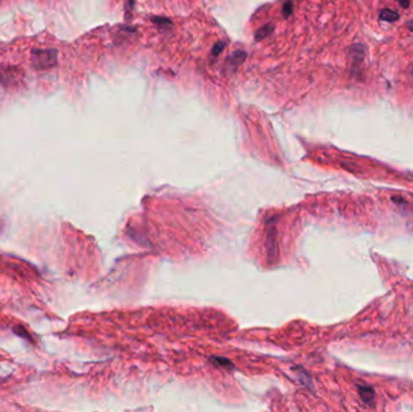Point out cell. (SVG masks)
<instances>
[{
  "label": "cell",
  "mask_w": 413,
  "mask_h": 412,
  "mask_svg": "<svg viewBox=\"0 0 413 412\" xmlns=\"http://www.w3.org/2000/svg\"><path fill=\"white\" fill-rule=\"evenodd\" d=\"M358 389H359V395H360V398L363 399L364 403L367 405H371L372 406V405H374V401H375L374 389L368 386H359Z\"/></svg>",
  "instance_id": "2"
},
{
  "label": "cell",
  "mask_w": 413,
  "mask_h": 412,
  "mask_svg": "<svg viewBox=\"0 0 413 412\" xmlns=\"http://www.w3.org/2000/svg\"><path fill=\"white\" fill-rule=\"evenodd\" d=\"M56 49H34L30 56V63L35 69L45 70L55 67L57 64Z\"/></svg>",
  "instance_id": "1"
},
{
  "label": "cell",
  "mask_w": 413,
  "mask_h": 412,
  "mask_svg": "<svg viewBox=\"0 0 413 412\" xmlns=\"http://www.w3.org/2000/svg\"><path fill=\"white\" fill-rule=\"evenodd\" d=\"M398 3L402 6V8H408L409 5V0H398Z\"/></svg>",
  "instance_id": "5"
},
{
  "label": "cell",
  "mask_w": 413,
  "mask_h": 412,
  "mask_svg": "<svg viewBox=\"0 0 413 412\" xmlns=\"http://www.w3.org/2000/svg\"><path fill=\"white\" fill-rule=\"evenodd\" d=\"M407 27H408V28H409V29H411V30H412V32H413V21H411V22H409V23H408V25H407Z\"/></svg>",
  "instance_id": "6"
},
{
  "label": "cell",
  "mask_w": 413,
  "mask_h": 412,
  "mask_svg": "<svg viewBox=\"0 0 413 412\" xmlns=\"http://www.w3.org/2000/svg\"><path fill=\"white\" fill-rule=\"evenodd\" d=\"M380 18L382 19V21H385V22H395L399 19V13L393 11V10H390V9H385L381 11Z\"/></svg>",
  "instance_id": "3"
},
{
  "label": "cell",
  "mask_w": 413,
  "mask_h": 412,
  "mask_svg": "<svg viewBox=\"0 0 413 412\" xmlns=\"http://www.w3.org/2000/svg\"><path fill=\"white\" fill-rule=\"evenodd\" d=\"M412 73H413V70H412Z\"/></svg>",
  "instance_id": "7"
},
{
  "label": "cell",
  "mask_w": 413,
  "mask_h": 412,
  "mask_svg": "<svg viewBox=\"0 0 413 412\" xmlns=\"http://www.w3.org/2000/svg\"><path fill=\"white\" fill-rule=\"evenodd\" d=\"M13 333L17 334V335H19L21 337H25V339H30L28 332H27L25 327L21 326V325L13 327Z\"/></svg>",
  "instance_id": "4"
}]
</instances>
